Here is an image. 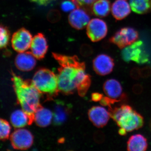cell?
Instances as JSON below:
<instances>
[{
    "label": "cell",
    "instance_id": "1",
    "mask_svg": "<svg viewBox=\"0 0 151 151\" xmlns=\"http://www.w3.org/2000/svg\"><path fill=\"white\" fill-rule=\"evenodd\" d=\"M52 55L60 65L57 75L59 91L67 94L77 91L80 96H84L91 84V78L86 73L84 63L75 55L56 53H52Z\"/></svg>",
    "mask_w": 151,
    "mask_h": 151
},
{
    "label": "cell",
    "instance_id": "2",
    "mask_svg": "<svg viewBox=\"0 0 151 151\" xmlns=\"http://www.w3.org/2000/svg\"><path fill=\"white\" fill-rule=\"evenodd\" d=\"M12 81L17 99L22 109L33 121L35 112L40 106L41 93L32 84L12 73Z\"/></svg>",
    "mask_w": 151,
    "mask_h": 151
},
{
    "label": "cell",
    "instance_id": "3",
    "mask_svg": "<svg viewBox=\"0 0 151 151\" xmlns=\"http://www.w3.org/2000/svg\"><path fill=\"white\" fill-rule=\"evenodd\" d=\"M31 82L41 94L53 96L59 91L57 75L47 68L36 71Z\"/></svg>",
    "mask_w": 151,
    "mask_h": 151
},
{
    "label": "cell",
    "instance_id": "4",
    "mask_svg": "<svg viewBox=\"0 0 151 151\" xmlns=\"http://www.w3.org/2000/svg\"><path fill=\"white\" fill-rule=\"evenodd\" d=\"M121 55L125 62L133 61L139 64H143L149 61V55L146 51L145 45L141 40L135 42L125 47L122 50Z\"/></svg>",
    "mask_w": 151,
    "mask_h": 151
},
{
    "label": "cell",
    "instance_id": "5",
    "mask_svg": "<svg viewBox=\"0 0 151 151\" xmlns=\"http://www.w3.org/2000/svg\"><path fill=\"white\" fill-rule=\"evenodd\" d=\"M139 34L137 30L130 27L122 28L112 36L109 41L119 48H125L134 42L139 38Z\"/></svg>",
    "mask_w": 151,
    "mask_h": 151
},
{
    "label": "cell",
    "instance_id": "6",
    "mask_svg": "<svg viewBox=\"0 0 151 151\" xmlns=\"http://www.w3.org/2000/svg\"><path fill=\"white\" fill-rule=\"evenodd\" d=\"M11 144L16 150H26L32 145L34 137L32 133L27 129L19 128L10 136Z\"/></svg>",
    "mask_w": 151,
    "mask_h": 151
},
{
    "label": "cell",
    "instance_id": "7",
    "mask_svg": "<svg viewBox=\"0 0 151 151\" xmlns=\"http://www.w3.org/2000/svg\"><path fill=\"white\" fill-rule=\"evenodd\" d=\"M116 123L119 127L124 128L127 132H131L142 127L144 120L142 115L132 109L124 113Z\"/></svg>",
    "mask_w": 151,
    "mask_h": 151
},
{
    "label": "cell",
    "instance_id": "8",
    "mask_svg": "<svg viewBox=\"0 0 151 151\" xmlns=\"http://www.w3.org/2000/svg\"><path fill=\"white\" fill-rule=\"evenodd\" d=\"M31 33L24 28H21L15 32L11 39L12 46L17 52H24L30 48L32 40Z\"/></svg>",
    "mask_w": 151,
    "mask_h": 151
},
{
    "label": "cell",
    "instance_id": "9",
    "mask_svg": "<svg viewBox=\"0 0 151 151\" xmlns=\"http://www.w3.org/2000/svg\"><path fill=\"white\" fill-rule=\"evenodd\" d=\"M108 27L103 20L98 18L92 19L86 27V34L93 42H97L103 39L107 35Z\"/></svg>",
    "mask_w": 151,
    "mask_h": 151
},
{
    "label": "cell",
    "instance_id": "10",
    "mask_svg": "<svg viewBox=\"0 0 151 151\" xmlns=\"http://www.w3.org/2000/svg\"><path fill=\"white\" fill-rule=\"evenodd\" d=\"M115 63L111 56L105 54L97 55L93 61V67L95 72L101 76L110 74L113 71Z\"/></svg>",
    "mask_w": 151,
    "mask_h": 151
},
{
    "label": "cell",
    "instance_id": "11",
    "mask_svg": "<svg viewBox=\"0 0 151 151\" xmlns=\"http://www.w3.org/2000/svg\"><path fill=\"white\" fill-rule=\"evenodd\" d=\"M68 20L69 24L72 27L81 30L88 25L90 21V16L86 10L77 8L70 13Z\"/></svg>",
    "mask_w": 151,
    "mask_h": 151
},
{
    "label": "cell",
    "instance_id": "12",
    "mask_svg": "<svg viewBox=\"0 0 151 151\" xmlns=\"http://www.w3.org/2000/svg\"><path fill=\"white\" fill-rule=\"evenodd\" d=\"M90 121L95 127L102 128L108 124L110 115L109 111L101 106H94L88 112Z\"/></svg>",
    "mask_w": 151,
    "mask_h": 151
},
{
    "label": "cell",
    "instance_id": "13",
    "mask_svg": "<svg viewBox=\"0 0 151 151\" xmlns=\"http://www.w3.org/2000/svg\"><path fill=\"white\" fill-rule=\"evenodd\" d=\"M48 48L47 40L43 34L39 33L33 38L30 46L31 52L36 59L43 58Z\"/></svg>",
    "mask_w": 151,
    "mask_h": 151
},
{
    "label": "cell",
    "instance_id": "14",
    "mask_svg": "<svg viewBox=\"0 0 151 151\" xmlns=\"http://www.w3.org/2000/svg\"><path fill=\"white\" fill-rule=\"evenodd\" d=\"M70 105L64 101L57 100L55 101L53 112V124L56 126L64 124L69 116L70 111Z\"/></svg>",
    "mask_w": 151,
    "mask_h": 151
},
{
    "label": "cell",
    "instance_id": "15",
    "mask_svg": "<svg viewBox=\"0 0 151 151\" xmlns=\"http://www.w3.org/2000/svg\"><path fill=\"white\" fill-rule=\"evenodd\" d=\"M36 58L31 52H20L15 59V65L19 70L24 72L33 70L36 65Z\"/></svg>",
    "mask_w": 151,
    "mask_h": 151
},
{
    "label": "cell",
    "instance_id": "16",
    "mask_svg": "<svg viewBox=\"0 0 151 151\" xmlns=\"http://www.w3.org/2000/svg\"><path fill=\"white\" fill-rule=\"evenodd\" d=\"M103 90L107 97L115 99H120L127 97L123 93L122 85L118 80L110 79L107 80L103 85Z\"/></svg>",
    "mask_w": 151,
    "mask_h": 151
},
{
    "label": "cell",
    "instance_id": "17",
    "mask_svg": "<svg viewBox=\"0 0 151 151\" xmlns=\"http://www.w3.org/2000/svg\"><path fill=\"white\" fill-rule=\"evenodd\" d=\"M53 117V112L40 105L34 114L33 121L38 127L44 128L51 124Z\"/></svg>",
    "mask_w": 151,
    "mask_h": 151
},
{
    "label": "cell",
    "instance_id": "18",
    "mask_svg": "<svg viewBox=\"0 0 151 151\" xmlns=\"http://www.w3.org/2000/svg\"><path fill=\"white\" fill-rule=\"evenodd\" d=\"M131 12L129 4L126 0H116L112 4L111 12L117 20H122L127 17Z\"/></svg>",
    "mask_w": 151,
    "mask_h": 151
},
{
    "label": "cell",
    "instance_id": "19",
    "mask_svg": "<svg viewBox=\"0 0 151 151\" xmlns=\"http://www.w3.org/2000/svg\"><path fill=\"white\" fill-rule=\"evenodd\" d=\"M33 120L22 109L17 110L12 113L10 117L11 124L14 128H22L32 123Z\"/></svg>",
    "mask_w": 151,
    "mask_h": 151
},
{
    "label": "cell",
    "instance_id": "20",
    "mask_svg": "<svg viewBox=\"0 0 151 151\" xmlns=\"http://www.w3.org/2000/svg\"><path fill=\"white\" fill-rule=\"evenodd\" d=\"M147 147V139L140 134L131 136L127 142V150L129 151H145Z\"/></svg>",
    "mask_w": 151,
    "mask_h": 151
},
{
    "label": "cell",
    "instance_id": "21",
    "mask_svg": "<svg viewBox=\"0 0 151 151\" xmlns=\"http://www.w3.org/2000/svg\"><path fill=\"white\" fill-rule=\"evenodd\" d=\"M111 9L110 0H96L91 6L90 11L96 16L105 17L110 14Z\"/></svg>",
    "mask_w": 151,
    "mask_h": 151
},
{
    "label": "cell",
    "instance_id": "22",
    "mask_svg": "<svg viewBox=\"0 0 151 151\" xmlns=\"http://www.w3.org/2000/svg\"><path fill=\"white\" fill-rule=\"evenodd\" d=\"M129 2L135 13L144 14L151 12V0H130Z\"/></svg>",
    "mask_w": 151,
    "mask_h": 151
},
{
    "label": "cell",
    "instance_id": "23",
    "mask_svg": "<svg viewBox=\"0 0 151 151\" xmlns=\"http://www.w3.org/2000/svg\"><path fill=\"white\" fill-rule=\"evenodd\" d=\"M132 109V107L129 105H122L120 107L109 108V112L110 113V117L116 123L124 113Z\"/></svg>",
    "mask_w": 151,
    "mask_h": 151
},
{
    "label": "cell",
    "instance_id": "24",
    "mask_svg": "<svg viewBox=\"0 0 151 151\" xmlns=\"http://www.w3.org/2000/svg\"><path fill=\"white\" fill-rule=\"evenodd\" d=\"M11 39V33L8 28L0 24V49L8 46Z\"/></svg>",
    "mask_w": 151,
    "mask_h": 151
},
{
    "label": "cell",
    "instance_id": "25",
    "mask_svg": "<svg viewBox=\"0 0 151 151\" xmlns=\"http://www.w3.org/2000/svg\"><path fill=\"white\" fill-rule=\"evenodd\" d=\"M11 127L6 120L0 118V140L4 141L10 137Z\"/></svg>",
    "mask_w": 151,
    "mask_h": 151
},
{
    "label": "cell",
    "instance_id": "26",
    "mask_svg": "<svg viewBox=\"0 0 151 151\" xmlns=\"http://www.w3.org/2000/svg\"><path fill=\"white\" fill-rule=\"evenodd\" d=\"M75 4L76 8L84 9L86 11L89 10L92 4L96 0H70Z\"/></svg>",
    "mask_w": 151,
    "mask_h": 151
},
{
    "label": "cell",
    "instance_id": "27",
    "mask_svg": "<svg viewBox=\"0 0 151 151\" xmlns=\"http://www.w3.org/2000/svg\"><path fill=\"white\" fill-rule=\"evenodd\" d=\"M61 18V14L58 10L55 9L50 11L47 15V20L51 23H56L59 21Z\"/></svg>",
    "mask_w": 151,
    "mask_h": 151
},
{
    "label": "cell",
    "instance_id": "28",
    "mask_svg": "<svg viewBox=\"0 0 151 151\" xmlns=\"http://www.w3.org/2000/svg\"><path fill=\"white\" fill-rule=\"evenodd\" d=\"M60 6L61 9L65 12L73 11L76 7L75 4L70 0L63 1L61 3Z\"/></svg>",
    "mask_w": 151,
    "mask_h": 151
},
{
    "label": "cell",
    "instance_id": "29",
    "mask_svg": "<svg viewBox=\"0 0 151 151\" xmlns=\"http://www.w3.org/2000/svg\"><path fill=\"white\" fill-rule=\"evenodd\" d=\"M93 51L92 47L89 45H82L80 48V53L83 56H89L92 54Z\"/></svg>",
    "mask_w": 151,
    "mask_h": 151
},
{
    "label": "cell",
    "instance_id": "30",
    "mask_svg": "<svg viewBox=\"0 0 151 151\" xmlns=\"http://www.w3.org/2000/svg\"><path fill=\"white\" fill-rule=\"evenodd\" d=\"M141 77L143 78H147L151 75V68L149 66H145L141 68Z\"/></svg>",
    "mask_w": 151,
    "mask_h": 151
},
{
    "label": "cell",
    "instance_id": "31",
    "mask_svg": "<svg viewBox=\"0 0 151 151\" xmlns=\"http://www.w3.org/2000/svg\"><path fill=\"white\" fill-rule=\"evenodd\" d=\"M140 69L138 67H134L130 71L131 77L134 79L137 80L141 77Z\"/></svg>",
    "mask_w": 151,
    "mask_h": 151
},
{
    "label": "cell",
    "instance_id": "32",
    "mask_svg": "<svg viewBox=\"0 0 151 151\" xmlns=\"http://www.w3.org/2000/svg\"><path fill=\"white\" fill-rule=\"evenodd\" d=\"M94 140L98 143H102L105 140V135L103 132H97L94 134Z\"/></svg>",
    "mask_w": 151,
    "mask_h": 151
},
{
    "label": "cell",
    "instance_id": "33",
    "mask_svg": "<svg viewBox=\"0 0 151 151\" xmlns=\"http://www.w3.org/2000/svg\"><path fill=\"white\" fill-rule=\"evenodd\" d=\"M31 2L34 3L40 6L48 5L55 0H28Z\"/></svg>",
    "mask_w": 151,
    "mask_h": 151
},
{
    "label": "cell",
    "instance_id": "34",
    "mask_svg": "<svg viewBox=\"0 0 151 151\" xmlns=\"http://www.w3.org/2000/svg\"><path fill=\"white\" fill-rule=\"evenodd\" d=\"M142 86L140 84H135L132 87V91L136 94H140L143 92Z\"/></svg>",
    "mask_w": 151,
    "mask_h": 151
},
{
    "label": "cell",
    "instance_id": "35",
    "mask_svg": "<svg viewBox=\"0 0 151 151\" xmlns=\"http://www.w3.org/2000/svg\"><path fill=\"white\" fill-rule=\"evenodd\" d=\"M103 94L99 93H94L92 94V100L94 102H98L100 101L103 98Z\"/></svg>",
    "mask_w": 151,
    "mask_h": 151
},
{
    "label": "cell",
    "instance_id": "36",
    "mask_svg": "<svg viewBox=\"0 0 151 151\" xmlns=\"http://www.w3.org/2000/svg\"><path fill=\"white\" fill-rule=\"evenodd\" d=\"M127 131L124 128H120L119 130V134L121 136H125L127 134Z\"/></svg>",
    "mask_w": 151,
    "mask_h": 151
},
{
    "label": "cell",
    "instance_id": "37",
    "mask_svg": "<svg viewBox=\"0 0 151 151\" xmlns=\"http://www.w3.org/2000/svg\"><path fill=\"white\" fill-rule=\"evenodd\" d=\"M149 129H150V131L151 132V118L150 119V122H149Z\"/></svg>",
    "mask_w": 151,
    "mask_h": 151
}]
</instances>
